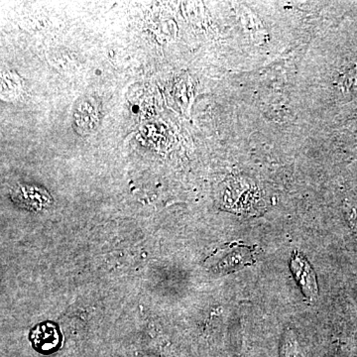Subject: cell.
Returning a JSON list of instances; mask_svg holds the SVG:
<instances>
[{
  "label": "cell",
  "mask_w": 357,
  "mask_h": 357,
  "mask_svg": "<svg viewBox=\"0 0 357 357\" xmlns=\"http://www.w3.org/2000/svg\"><path fill=\"white\" fill-rule=\"evenodd\" d=\"M291 271L307 299L314 301L319 296L316 274L306 258L300 252L293 253L290 263Z\"/></svg>",
  "instance_id": "cell-1"
},
{
  "label": "cell",
  "mask_w": 357,
  "mask_h": 357,
  "mask_svg": "<svg viewBox=\"0 0 357 357\" xmlns=\"http://www.w3.org/2000/svg\"><path fill=\"white\" fill-rule=\"evenodd\" d=\"M13 199L23 208L36 211L43 210L52 201L46 192L32 185H18L13 190Z\"/></svg>",
  "instance_id": "cell-2"
},
{
  "label": "cell",
  "mask_w": 357,
  "mask_h": 357,
  "mask_svg": "<svg viewBox=\"0 0 357 357\" xmlns=\"http://www.w3.org/2000/svg\"><path fill=\"white\" fill-rule=\"evenodd\" d=\"M33 344L40 351H55L60 344V333L57 326L52 323L40 324L33 328L30 335Z\"/></svg>",
  "instance_id": "cell-3"
},
{
  "label": "cell",
  "mask_w": 357,
  "mask_h": 357,
  "mask_svg": "<svg viewBox=\"0 0 357 357\" xmlns=\"http://www.w3.org/2000/svg\"><path fill=\"white\" fill-rule=\"evenodd\" d=\"M253 252L251 248H246V246H241L229 250V252L225 253L223 256V260L218 262V268L223 271H232L236 270L237 268L245 266V265L252 263Z\"/></svg>",
  "instance_id": "cell-4"
}]
</instances>
